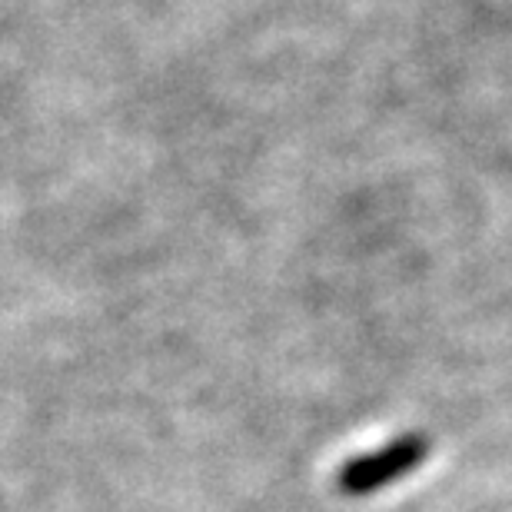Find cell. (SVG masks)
I'll list each match as a JSON object with an SVG mask.
<instances>
[{
	"mask_svg": "<svg viewBox=\"0 0 512 512\" xmlns=\"http://www.w3.org/2000/svg\"><path fill=\"white\" fill-rule=\"evenodd\" d=\"M433 453V439L423 433H406L399 439H389L386 446L373 449V453L353 456L350 463L340 466L336 473V489L350 499H366L383 493L386 486L399 483L409 473H416Z\"/></svg>",
	"mask_w": 512,
	"mask_h": 512,
	"instance_id": "cell-1",
	"label": "cell"
}]
</instances>
